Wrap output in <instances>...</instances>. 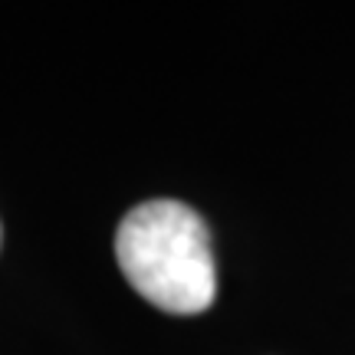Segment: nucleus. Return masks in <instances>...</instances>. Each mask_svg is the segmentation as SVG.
Instances as JSON below:
<instances>
[{
	"label": "nucleus",
	"mask_w": 355,
	"mask_h": 355,
	"mask_svg": "<svg viewBox=\"0 0 355 355\" xmlns=\"http://www.w3.org/2000/svg\"><path fill=\"white\" fill-rule=\"evenodd\" d=\"M115 260L128 283L165 313L191 316L214 303L211 234L188 204L145 201L132 207L115 234Z\"/></svg>",
	"instance_id": "nucleus-1"
}]
</instances>
